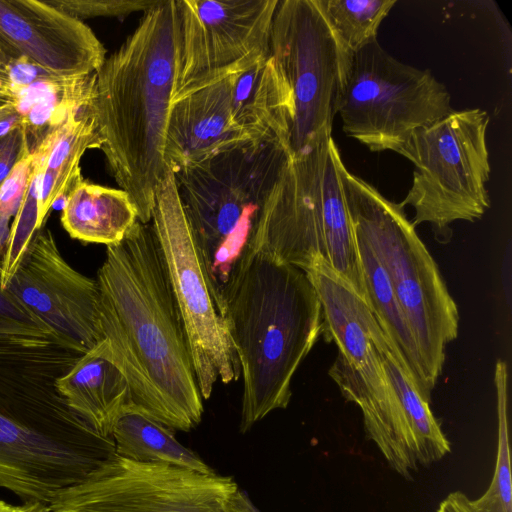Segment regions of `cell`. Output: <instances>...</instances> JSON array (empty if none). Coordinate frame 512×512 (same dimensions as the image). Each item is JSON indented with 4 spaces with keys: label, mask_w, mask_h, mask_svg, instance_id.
I'll return each mask as SVG.
<instances>
[{
    "label": "cell",
    "mask_w": 512,
    "mask_h": 512,
    "mask_svg": "<svg viewBox=\"0 0 512 512\" xmlns=\"http://www.w3.org/2000/svg\"><path fill=\"white\" fill-rule=\"evenodd\" d=\"M290 118L288 95L267 54L172 102L165 150L168 166L176 173L249 144L276 142L286 151Z\"/></svg>",
    "instance_id": "obj_9"
},
{
    "label": "cell",
    "mask_w": 512,
    "mask_h": 512,
    "mask_svg": "<svg viewBox=\"0 0 512 512\" xmlns=\"http://www.w3.org/2000/svg\"><path fill=\"white\" fill-rule=\"evenodd\" d=\"M437 512H474L471 500L462 491L448 494L439 504Z\"/></svg>",
    "instance_id": "obj_32"
},
{
    "label": "cell",
    "mask_w": 512,
    "mask_h": 512,
    "mask_svg": "<svg viewBox=\"0 0 512 512\" xmlns=\"http://www.w3.org/2000/svg\"><path fill=\"white\" fill-rule=\"evenodd\" d=\"M396 0H315L342 51L351 56L377 40L381 22Z\"/></svg>",
    "instance_id": "obj_24"
},
{
    "label": "cell",
    "mask_w": 512,
    "mask_h": 512,
    "mask_svg": "<svg viewBox=\"0 0 512 512\" xmlns=\"http://www.w3.org/2000/svg\"><path fill=\"white\" fill-rule=\"evenodd\" d=\"M231 476L114 454L82 482L59 492L52 512H231Z\"/></svg>",
    "instance_id": "obj_14"
},
{
    "label": "cell",
    "mask_w": 512,
    "mask_h": 512,
    "mask_svg": "<svg viewBox=\"0 0 512 512\" xmlns=\"http://www.w3.org/2000/svg\"><path fill=\"white\" fill-rule=\"evenodd\" d=\"M53 76L55 75L46 72L27 57L20 56L12 63L10 71L11 89L14 95V102L16 95L22 89Z\"/></svg>",
    "instance_id": "obj_29"
},
{
    "label": "cell",
    "mask_w": 512,
    "mask_h": 512,
    "mask_svg": "<svg viewBox=\"0 0 512 512\" xmlns=\"http://www.w3.org/2000/svg\"><path fill=\"white\" fill-rule=\"evenodd\" d=\"M26 144L27 135L22 122L0 137V185L21 157Z\"/></svg>",
    "instance_id": "obj_28"
},
{
    "label": "cell",
    "mask_w": 512,
    "mask_h": 512,
    "mask_svg": "<svg viewBox=\"0 0 512 512\" xmlns=\"http://www.w3.org/2000/svg\"><path fill=\"white\" fill-rule=\"evenodd\" d=\"M243 379L240 432L291 399L298 367L322 335L317 292L306 273L248 245L220 291Z\"/></svg>",
    "instance_id": "obj_4"
},
{
    "label": "cell",
    "mask_w": 512,
    "mask_h": 512,
    "mask_svg": "<svg viewBox=\"0 0 512 512\" xmlns=\"http://www.w3.org/2000/svg\"><path fill=\"white\" fill-rule=\"evenodd\" d=\"M8 102H9V101H6V100H4V99L0 98V105H1V104H4V103H8ZM10 103H11V102H10Z\"/></svg>",
    "instance_id": "obj_37"
},
{
    "label": "cell",
    "mask_w": 512,
    "mask_h": 512,
    "mask_svg": "<svg viewBox=\"0 0 512 512\" xmlns=\"http://www.w3.org/2000/svg\"><path fill=\"white\" fill-rule=\"evenodd\" d=\"M34 167V154L28 144L9 175L0 185V224L16 215L28 190Z\"/></svg>",
    "instance_id": "obj_27"
},
{
    "label": "cell",
    "mask_w": 512,
    "mask_h": 512,
    "mask_svg": "<svg viewBox=\"0 0 512 512\" xmlns=\"http://www.w3.org/2000/svg\"><path fill=\"white\" fill-rule=\"evenodd\" d=\"M1 98V97H0ZM5 100V99H4ZM7 101V100H6Z\"/></svg>",
    "instance_id": "obj_38"
},
{
    "label": "cell",
    "mask_w": 512,
    "mask_h": 512,
    "mask_svg": "<svg viewBox=\"0 0 512 512\" xmlns=\"http://www.w3.org/2000/svg\"><path fill=\"white\" fill-rule=\"evenodd\" d=\"M96 282L103 338L132 405L173 430L195 428L203 398L151 223L137 220L121 242L107 246Z\"/></svg>",
    "instance_id": "obj_2"
},
{
    "label": "cell",
    "mask_w": 512,
    "mask_h": 512,
    "mask_svg": "<svg viewBox=\"0 0 512 512\" xmlns=\"http://www.w3.org/2000/svg\"><path fill=\"white\" fill-rule=\"evenodd\" d=\"M137 220L127 192L83 178L68 192L61 214L62 226L72 238L106 246L121 242Z\"/></svg>",
    "instance_id": "obj_20"
},
{
    "label": "cell",
    "mask_w": 512,
    "mask_h": 512,
    "mask_svg": "<svg viewBox=\"0 0 512 512\" xmlns=\"http://www.w3.org/2000/svg\"><path fill=\"white\" fill-rule=\"evenodd\" d=\"M85 354L41 319L0 325V488L49 505L115 454L56 380Z\"/></svg>",
    "instance_id": "obj_1"
},
{
    "label": "cell",
    "mask_w": 512,
    "mask_h": 512,
    "mask_svg": "<svg viewBox=\"0 0 512 512\" xmlns=\"http://www.w3.org/2000/svg\"><path fill=\"white\" fill-rule=\"evenodd\" d=\"M6 288L85 353L104 340L96 279L63 258L49 229L35 233Z\"/></svg>",
    "instance_id": "obj_16"
},
{
    "label": "cell",
    "mask_w": 512,
    "mask_h": 512,
    "mask_svg": "<svg viewBox=\"0 0 512 512\" xmlns=\"http://www.w3.org/2000/svg\"><path fill=\"white\" fill-rule=\"evenodd\" d=\"M163 0H47L50 5L75 17H125L131 13H143Z\"/></svg>",
    "instance_id": "obj_26"
},
{
    "label": "cell",
    "mask_w": 512,
    "mask_h": 512,
    "mask_svg": "<svg viewBox=\"0 0 512 512\" xmlns=\"http://www.w3.org/2000/svg\"><path fill=\"white\" fill-rule=\"evenodd\" d=\"M15 505H11L3 500H0V512H8L14 508Z\"/></svg>",
    "instance_id": "obj_36"
},
{
    "label": "cell",
    "mask_w": 512,
    "mask_h": 512,
    "mask_svg": "<svg viewBox=\"0 0 512 512\" xmlns=\"http://www.w3.org/2000/svg\"><path fill=\"white\" fill-rule=\"evenodd\" d=\"M384 368L402 405L426 466L441 460L450 453V442L430 408V401L424 399L419 393L392 343L386 350Z\"/></svg>",
    "instance_id": "obj_23"
},
{
    "label": "cell",
    "mask_w": 512,
    "mask_h": 512,
    "mask_svg": "<svg viewBox=\"0 0 512 512\" xmlns=\"http://www.w3.org/2000/svg\"><path fill=\"white\" fill-rule=\"evenodd\" d=\"M269 55L290 103L287 156L299 157L331 136L350 56L342 51L315 0H279Z\"/></svg>",
    "instance_id": "obj_12"
},
{
    "label": "cell",
    "mask_w": 512,
    "mask_h": 512,
    "mask_svg": "<svg viewBox=\"0 0 512 512\" xmlns=\"http://www.w3.org/2000/svg\"><path fill=\"white\" fill-rule=\"evenodd\" d=\"M21 55L0 35V97L14 104L10 71L12 63Z\"/></svg>",
    "instance_id": "obj_31"
},
{
    "label": "cell",
    "mask_w": 512,
    "mask_h": 512,
    "mask_svg": "<svg viewBox=\"0 0 512 512\" xmlns=\"http://www.w3.org/2000/svg\"><path fill=\"white\" fill-rule=\"evenodd\" d=\"M231 512H261L251 501L245 490L238 488L230 497Z\"/></svg>",
    "instance_id": "obj_33"
},
{
    "label": "cell",
    "mask_w": 512,
    "mask_h": 512,
    "mask_svg": "<svg viewBox=\"0 0 512 512\" xmlns=\"http://www.w3.org/2000/svg\"><path fill=\"white\" fill-rule=\"evenodd\" d=\"M279 0H176L177 75L172 102L269 54Z\"/></svg>",
    "instance_id": "obj_15"
},
{
    "label": "cell",
    "mask_w": 512,
    "mask_h": 512,
    "mask_svg": "<svg viewBox=\"0 0 512 512\" xmlns=\"http://www.w3.org/2000/svg\"><path fill=\"white\" fill-rule=\"evenodd\" d=\"M150 223L182 316L198 388L207 400L218 380L229 384L239 379L240 365L172 171L156 189Z\"/></svg>",
    "instance_id": "obj_13"
},
{
    "label": "cell",
    "mask_w": 512,
    "mask_h": 512,
    "mask_svg": "<svg viewBox=\"0 0 512 512\" xmlns=\"http://www.w3.org/2000/svg\"><path fill=\"white\" fill-rule=\"evenodd\" d=\"M176 0L145 11L136 29L93 74L89 103L109 170L151 222L170 168L165 150L177 75Z\"/></svg>",
    "instance_id": "obj_3"
},
{
    "label": "cell",
    "mask_w": 512,
    "mask_h": 512,
    "mask_svg": "<svg viewBox=\"0 0 512 512\" xmlns=\"http://www.w3.org/2000/svg\"><path fill=\"white\" fill-rule=\"evenodd\" d=\"M452 111L429 69L398 61L377 40L350 56L338 114L343 132L369 150L398 153L413 132Z\"/></svg>",
    "instance_id": "obj_11"
},
{
    "label": "cell",
    "mask_w": 512,
    "mask_h": 512,
    "mask_svg": "<svg viewBox=\"0 0 512 512\" xmlns=\"http://www.w3.org/2000/svg\"><path fill=\"white\" fill-rule=\"evenodd\" d=\"M0 35L19 55L62 78L94 74L106 59L88 25L46 1L0 0Z\"/></svg>",
    "instance_id": "obj_17"
},
{
    "label": "cell",
    "mask_w": 512,
    "mask_h": 512,
    "mask_svg": "<svg viewBox=\"0 0 512 512\" xmlns=\"http://www.w3.org/2000/svg\"><path fill=\"white\" fill-rule=\"evenodd\" d=\"M8 512H52L49 505L39 501H27L23 502L22 505L14 506V508Z\"/></svg>",
    "instance_id": "obj_34"
},
{
    "label": "cell",
    "mask_w": 512,
    "mask_h": 512,
    "mask_svg": "<svg viewBox=\"0 0 512 512\" xmlns=\"http://www.w3.org/2000/svg\"><path fill=\"white\" fill-rule=\"evenodd\" d=\"M337 168L353 229L366 238L385 269L433 389L442 372L445 348L458 336L457 305L404 206L348 171L342 158Z\"/></svg>",
    "instance_id": "obj_7"
},
{
    "label": "cell",
    "mask_w": 512,
    "mask_h": 512,
    "mask_svg": "<svg viewBox=\"0 0 512 512\" xmlns=\"http://www.w3.org/2000/svg\"><path fill=\"white\" fill-rule=\"evenodd\" d=\"M55 385L70 409L103 437H112L117 419L132 405L128 382L105 340L85 353Z\"/></svg>",
    "instance_id": "obj_19"
},
{
    "label": "cell",
    "mask_w": 512,
    "mask_h": 512,
    "mask_svg": "<svg viewBox=\"0 0 512 512\" xmlns=\"http://www.w3.org/2000/svg\"><path fill=\"white\" fill-rule=\"evenodd\" d=\"M90 90L91 85L84 103L71 109L31 149L41 171L37 230L43 228L55 202L67 196L82 178L80 161L85 151L100 149L97 123L89 103Z\"/></svg>",
    "instance_id": "obj_18"
},
{
    "label": "cell",
    "mask_w": 512,
    "mask_h": 512,
    "mask_svg": "<svg viewBox=\"0 0 512 512\" xmlns=\"http://www.w3.org/2000/svg\"><path fill=\"white\" fill-rule=\"evenodd\" d=\"M15 113H17V110L13 103L8 102L0 105V121Z\"/></svg>",
    "instance_id": "obj_35"
},
{
    "label": "cell",
    "mask_w": 512,
    "mask_h": 512,
    "mask_svg": "<svg viewBox=\"0 0 512 512\" xmlns=\"http://www.w3.org/2000/svg\"><path fill=\"white\" fill-rule=\"evenodd\" d=\"M174 431L130 405L112 431L115 454L139 462H163L201 473H215L197 453L176 439Z\"/></svg>",
    "instance_id": "obj_22"
},
{
    "label": "cell",
    "mask_w": 512,
    "mask_h": 512,
    "mask_svg": "<svg viewBox=\"0 0 512 512\" xmlns=\"http://www.w3.org/2000/svg\"><path fill=\"white\" fill-rule=\"evenodd\" d=\"M354 235L365 284L366 303L400 355L419 393L430 401L432 389L427 382L416 340L391 281L366 238L356 230Z\"/></svg>",
    "instance_id": "obj_21"
},
{
    "label": "cell",
    "mask_w": 512,
    "mask_h": 512,
    "mask_svg": "<svg viewBox=\"0 0 512 512\" xmlns=\"http://www.w3.org/2000/svg\"><path fill=\"white\" fill-rule=\"evenodd\" d=\"M488 124L482 109L453 110L413 132L399 150L414 165L401 202L414 209V227L429 223L441 232L455 221L480 219L490 207Z\"/></svg>",
    "instance_id": "obj_10"
},
{
    "label": "cell",
    "mask_w": 512,
    "mask_h": 512,
    "mask_svg": "<svg viewBox=\"0 0 512 512\" xmlns=\"http://www.w3.org/2000/svg\"><path fill=\"white\" fill-rule=\"evenodd\" d=\"M287 158L279 143L249 144L174 173L185 216L219 298Z\"/></svg>",
    "instance_id": "obj_8"
},
{
    "label": "cell",
    "mask_w": 512,
    "mask_h": 512,
    "mask_svg": "<svg viewBox=\"0 0 512 512\" xmlns=\"http://www.w3.org/2000/svg\"><path fill=\"white\" fill-rule=\"evenodd\" d=\"M498 444L495 469L486 492L472 501L474 512H512L510 446L508 436V368L503 360L495 364Z\"/></svg>",
    "instance_id": "obj_25"
},
{
    "label": "cell",
    "mask_w": 512,
    "mask_h": 512,
    "mask_svg": "<svg viewBox=\"0 0 512 512\" xmlns=\"http://www.w3.org/2000/svg\"><path fill=\"white\" fill-rule=\"evenodd\" d=\"M340 158L332 136L299 157L287 158L247 245L304 272L326 267L366 302L354 230L337 168Z\"/></svg>",
    "instance_id": "obj_5"
},
{
    "label": "cell",
    "mask_w": 512,
    "mask_h": 512,
    "mask_svg": "<svg viewBox=\"0 0 512 512\" xmlns=\"http://www.w3.org/2000/svg\"><path fill=\"white\" fill-rule=\"evenodd\" d=\"M37 317L15 295L1 285L0 261V324L13 320H25Z\"/></svg>",
    "instance_id": "obj_30"
},
{
    "label": "cell",
    "mask_w": 512,
    "mask_h": 512,
    "mask_svg": "<svg viewBox=\"0 0 512 512\" xmlns=\"http://www.w3.org/2000/svg\"><path fill=\"white\" fill-rule=\"evenodd\" d=\"M305 273L321 303L322 334L338 348L329 376L360 408L367 439L396 473L411 480L426 463L384 368L391 341L368 304L344 281L323 266Z\"/></svg>",
    "instance_id": "obj_6"
}]
</instances>
